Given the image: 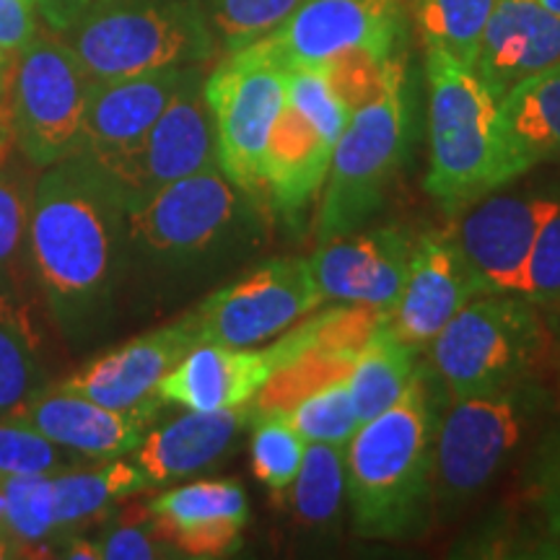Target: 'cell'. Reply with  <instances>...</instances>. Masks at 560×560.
Here are the masks:
<instances>
[{"label":"cell","mask_w":560,"mask_h":560,"mask_svg":"<svg viewBox=\"0 0 560 560\" xmlns=\"http://www.w3.org/2000/svg\"><path fill=\"white\" fill-rule=\"evenodd\" d=\"M125 249L115 182L83 153L47 166L32 192L30 265L66 330H83L109 304Z\"/></svg>","instance_id":"1"},{"label":"cell","mask_w":560,"mask_h":560,"mask_svg":"<svg viewBox=\"0 0 560 560\" xmlns=\"http://www.w3.org/2000/svg\"><path fill=\"white\" fill-rule=\"evenodd\" d=\"M436 376L418 366L395 405L359 425L346 446V495L353 529L369 540H408L433 509Z\"/></svg>","instance_id":"2"},{"label":"cell","mask_w":560,"mask_h":560,"mask_svg":"<svg viewBox=\"0 0 560 560\" xmlns=\"http://www.w3.org/2000/svg\"><path fill=\"white\" fill-rule=\"evenodd\" d=\"M429 79V174L425 190L446 213L470 208L503 187L499 100L441 47H425Z\"/></svg>","instance_id":"3"},{"label":"cell","mask_w":560,"mask_h":560,"mask_svg":"<svg viewBox=\"0 0 560 560\" xmlns=\"http://www.w3.org/2000/svg\"><path fill=\"white\" fill-rule=\"evenodd\" d=\"M260 223L257 195L210 166L125 208V247L161 265H190L252 244Z\"/></svg>","instance_id":"4"},{"label":"cell","mask_w":560,"mask_h":560,"mask_svg":"<svg viewBox=\"0 0 560 560\" xmlns=\"http://www.w3.org/2000/svg\"><path fill=\"white\" fill-rule=\"evenodd\" d=\"M91 81L206 62L215 50L208 13L195 0H128L91 9L70 26Z\"/></svg>","instance_id":"5"},{"label":"cell","mask_w":560,"mask_h":560,"mask_svg":"<svg viewBox=\"0 0 560 560\" xmlns=\"http://www.w3.org/2000/svg\"><path fill=\"white\" fill-rule=\"evenodd\" d=\"M408 140L410 109L400 55L382 94L350 112L346 130L335 145L317 210L319 244L353 234L371 215L380 213L392 179L408 153Z\"/></svg>","instance_id":"6"},{"label":"cell","mask_w":560,"mask_h":560,"mask_svg":"<svg viewBox=\"0 0 560 560\" xmlns=\"http://www.w3.org/2000/svg\"><path fill=\"white\" fill-rule=\"evenodd\" d=\"M545 348L540 310L514 293H478L429 342L431 371L452 400L529 380Z\"/></svg>","instance_id":"7"},{"label":"cell","mask_w":560,"mask_h":560,"mask_svg":"<svg viewBox=\"0 0 560 560\" xmlns=\"http://www.w3.org/2000/svg\"><path fill=\"white\" fill-rule=\"evenodd\" d=\"M542 405L545 392L529 380L452 400L433 446V506L457 509L482 493Z\"/></svg>","instance_id":"8"},{"label":"cell","mask_w":560,"mask_h":560,"mask_svg":"<svg viewBox=\"0 0 560 560\" xmlns=\"http://www.w3.org/2000/svg\"><path fill=\"white\" fill-rule=\"evenodd\" d=\"M350 112L319 68H289L285 104L262 161V195L285 221H299L330 172Z\"/></svg>","instance_id":"9"},{"label":"cell","mask_w":560,"mask_h":560,"mask_svg":"<svg viewBox=\"0 0 560 560\" xmlns=\"http://www.w3.org/2000/svg\"><path fill=\"white\" fill-rule=\"evenodd\" d=\"M91 75L73 47L34 37L19 52L9 89V122L21 153L37 170L81 151Z\"/></svg>","instance_id":"10"},{"label":"cell","mask_w":560,"mask_h":560,"mask_svg":"<svg viewBox=\"0 0 560 560\" xmlns=\"http://www.w3.org/2000/svg\"><path fill=\"white\" fill-rule=\"evenodd\" d=\"M285 79L289 68L260 42H252L229 52L202 83L221 172L257 198H262V161L272 125L285 104Z\"/></svg>","instance_id":"11"},{"label":"cell","mask_w":560,"mask_h":560,"mask_svg":"<svg viewBox=\"0 0 560 560\" xmlns=\"http://www.w3.org/2000/svg\"><path fill=\"white\" fill-rule=\"evenodd\" d=\"M325 304L306 257H276L223 285L190 312L200 342L255 348Z\"/></svg>","instance_id":"12"},{"label":"cell","mask_w":560,"mask_h":560,"mask_svg":"<svg viewBox=\"0 0 560 560\" xmlns=\"http://www.w3.org/2000/svg\"><path fill=\"white\" fill-rule=\"evenodd\" d=\"M405 30L408 0H304L257 42L285 68H322L355 50L395 58Z\"/></svg>","instance_id":"13"},{"label":"cell","mask_w":560,"mask_h":560,"mask_svg":"<svg viewBox=\"0 0 560 560\" xmlns=\"http://www.w3.org/2000/svg\"><path fill=\"white\" fill-rule=\"evenodd\" d=\"M202 83L206 75L195 66L136 149L107 164H96L122 192L125 208L182 177L219 166L213 115Z\"/></svg>","instance_id":"14"},{"label":"cell","mask_w":560,"mask_h":560,"mask_svg":"<svg viewBox=\"0 0 560 560\" xmlns=\"http://www.w3.org/2000/svg\"><path fill=\"white\" fill-rule=\"evenodd\" d=\"M558 206L548 195H493L472 202L452 234L482 291L524 296L532 247Z\"/></svg>","instance_id":"15"},{"label":"cell","mask_w":560,"mask_h":560,"mask_svg":"<svg viewBox=\"0 0 560 560\" xmlns=\"http://www.w3.org/2000/svg\"><path fill=\"white\" fill-rule=\"evenodd\" d=\"M416 234L405 226L353 231L322 242L310 257L325 301L392 312L408 278Z\"/></svg>","instance_id":"16"},{"label":"cell","mask_w":560,"mask_h":560,"mask_svg":"<svg viewBox=\"0 0 560 560\" xmlns=\"http://www.w3.org/2000/svg\"><path fill=\"white\" fill-rule=\"evenodd\" d=\"M482 291L452 231L416 236L408 278L392 306L389 325L412 348H429L446 322Z\"/></svg>","instance_id":"17"},{"label":"cell","mask_w":560,"mask_h":560,"mask_svg":"<svg viewBox=\"0 0 560 560\" xmlns=\"http://www.w3.org/2000/svg\"><path fill=\"white\" fill-rule=\"evenodd\" d=\"M198 342V332L187 312L172 325L138 335L125 346L100 355L58 387L112 410L159 408V382Z\"/></svg>","instance_id":"18"},{"label":"cell","mask_w":560,"mask_h":560,"mask_svg":"<svg viewBox=\"0 0 560 560\" xmlns=\"http://www.w3.org/2000/svg\"><path fill=\"white\" fill-rule=\"evenodd\" d=\"M291 361L285 335L268 348L198 342L159 382V400L185 410H229L252 405L280 366Z\"/></svg>","instance_id":"19"},{"label":"cell","mask_w":560,"mask_h":560,"mask_svg":"<svg viewBox=\"0 0 560 560\" xmlns=\"http://www.w3.org/2000/svg\"><path fill=\"white\" fill-rule=\"evenodd\" d=\"M192 68H161L125 79L91 81L79 153L94 164H107L136 149Z\"/></svg>","instance_id":"20"},{"label":"cell","mask_w":560,"mask_h":560,"mask_svg":"<svg viewBox=\"0 0 560 560\" xmlns=\"http://www.w3.org/2000/svg\"><path fill=\"white\" fill-rule=\"evenodd\" d=\"M149 516L179 556L223 558L240 550L249 501L240 480H198L159 493Z\"/></svg>","instance_id":"21"},{"label":"cell","mask_w":560,"mask_h":560,"mask_svg":"<svg viewBox=\"0 0 560 560\" xmlns=\"http://www.w3.org/2000/svg\"><path fill=\"white\" fill-rule=\"evenodd\" d=\"M159 408L112 410L62 387L34 392L11 412L62 450L89 459H117L136 452Z\"/></svg>","instance_id":"22"},{"label":"cell","mask_w":560,"mask_h":560,"mask_svg":"<svg viewBox=\"0 0 560 560\" xmlns=\"http://www.w3.org/2000/svg\"><path fill=\"white\" fill-rule=\"evenodd\" d=\"M560 62V13L529 0H499L482 32L475 73L495 100Z\"/></svg>","instance_id":"23"},{"label":"cell","mask_w":560,"mask_h":560,"mask_svg":"<svg viewBox=\"0 0 560 560\" xmlns=\"http://www.w3.org/2000/svg\"><path fill=\"white\" fill-rule=\"evenodd\" d=\"M252 420L255 402L229 410H185L170 423L145 431L132 462L149 486H166L219 465Z\"/></svg>","instance_id":"24"},{"label":"cell","mask_w":560,"mask_h":560,"mask_svg":"<svg viewBox=\"0 0 560 560\" xmlns=\"http://www.w3.org/2000/svg\"><path fill=\"white\" fill-rule=\"evenodd\" d=\"M499 125L503 185L560 156V62L501 96Z\"/></svg>","instance_id":"25"},{"label":"cell","mask_w":560,"mask_h":560,"mask_svg":"<svg viewBox=\"0 0 560 560\" xmlns=\"http://www.w3.org/2000/svg\"><path fill=\"white\" fill-rule=\"evenodd\" d=\"M416 359L418 348L395 332L389 317L369 332V338L355 350L353 369H350V392L361 423L395 405L397 397L408 389L418 369Z\"/></svg>","instance_id":"26"},{"label":"cell","mask_w":560,"mask_h":560,"mask_svg":"<svg viewBox=\"0 0 560 560\" xmlns=\"http://www.w3.org/2000/svg\"><path fill=\"white\" fill-rule=\"evenodd\" d=\"M151 488L136 462L109 459L94 470H62L52 475L55 527L68 529L102 514L112 503Z\"/></svg>","instance_id":"27"},{"label":"cell","mask_w":560,"mask_h":560,"mask_svg":"<svg viewBox=\"0 0 560 560\" xmlns=\"http://www.w3.org/2000/svg\"><path fill=\"white\" fill-rule=\"evenodd\" d=\"M495 3L499 0H408V13L425 47H441L472 66Z\"/></svg>","instance_id":"28"},{"label":"cell","mask_w":560,"mask_h":560,"mask_svg":"<svg viewBox=\"0 0 560 560\" xmlns=\"http://www.w3.org/2000/svg\"><path fill=\"white\" fill-rule=\"evenodd\" d=\"M293 486V514L301 527H330L346 499V446L306 444Z\"/></svg>","instance_id":"29"},{"label":"cell","mask_w":560,"mask_h":560,"mask_svg":"<svg viewBox=\"0 0 560 560\" xmlns=\"http://www.w3.org/2000/svg\"><path fill=\"white\" fill-rule=\"evenodd\" d=\"M37 387V335L21 299L0 293V418L11 416Z\"/></svg>","instance_id":"30"},{"label":"cell","mask_w":560,"mask_h":560,"mask_svg":"<svg viewBox=\"0 0 560 560\" xmlns=\"http://www.w3.org/2000/svg\"><path fill=\"white\" fill-rule=\"evenodd\" d=\"M3 495V520L0 537L11 545H37L55 529L52 475H11L0 478Z\"/></svg>","instance_id":"31"},{"label":"cell","mask_w":560,"mask_h":560,"mask_svg":"<svg viewBox=\"0 0 560 560\" xmlns=\"http://www.w3.org/2000/svg\"><path fill=\"white\" fill-rule=\"evenodd\" d=\"M32 192L24 179L0 161V293L21 299L30 265Z\"/></svg>","instance_id":"32"},{"label":"cell","mask_w":560,"mask_h":560,"mask_svg":"<svg viewBox=\"0 0 560 560\" xmlns=\"http://www.w3.org/2000/svg\"><path fill=\"white\" fill-rule=\"evenodd\" d=\"M283 416L289 423L304 436L306 444L322 441V444L348 446L353 433L359 431L361 420L355 412L353 392H350V376L327 384L301 397L289 410L276 412Z\"/></svg>","instance_id":"33"},{"label":"cell","mask_w":560,"mask_h":560,"mask_svg":"<svg viewBox=\"0 0 560 560\" xmlns=\"http://www.w3.org/2000/svg\"><path fill=\"white\" fill-rule=\"evenodd\" d=\"M252 433V470L270 493L283 495L296 480L306 441L283 416H255Z\"/></svg>","instance_id":"34"},{"label":"cell","mask_w":560,"mask_h":560,"mask_svg":"<svg viewBox=\"0 0 560 560\" xmlns=\"http://www.w3.org/2000/svg\"><path fill=\"white\" fill-rule=\"evenodd\" d=\"M304 0H208V19L229 52L262 39Z\"/></svg>","instance_id":"35"},{"label":"cell","mask_w":560,"mask_h":560,"mask_svg":"<svg viewBox=\"0 0 560 560\" xmlns=\"http://www.w3.org/2000/svg\"><path fill=\"white\" fill-rule=\"evenodd\" d=\"M68 465H73V452L62 450L19 420L0 418V478L58 475Z\"/></svg>","instance_id":"36"},{"label":"cell","mask_w":560,"mask_h":560,"mask_svg":"<svg viewBox=\"0 0 560 560\" xmlns=\"http://www.w3.org/2000/svg\"><path fill=\"white\" fill-rule=\"evenodd\" d=\"M524 495L540 516L545 535L560 550V423L537 441L524 475Z\"/></svg>","instance_id":"37"},{"label":"cell","mask_w":560,"mask_h":560,"mask_svg":"<svg viewBox=\"0 0 560 560\" xmlns=\"http://www.w3.org/2000/svg\"><path fill=\"white\" fill-rule=\"evenodd\" d=\"M397 58H400V55L382 60L371 52L355 50L325 62L319 70L325 73V79L330 81L332 91L340 96V102L346 104V109L355 112L366 102L374 100L376 94H382L384 83L389 79V70L395 66Z\"/></svg>","instance_id":"38"},{"label":"cell","mask_w":560,"mask_h":560,"mask_svg":"<svg viewBox=\"0 0 560 560\" xmlns=\"http://www.w3.org/2000/svg\"><path fill=\"white\" fill-rule=\"evenodd\" d=\"M524 299L537 310H560V206L542 223L532 247L527 265V289Z\"/></svg>","instance_id":"39"},{"label":"cell","mask_w":560,"mask_h":560,"mask_svg":"<svg viewBox=\"0 0 560 560\" xmlns=\"http://www.w3.org/2000/svg\"><path fill=\"white\" fill-rule=\"evenodd\" d=\"M100 556L104 560H149L174 556V552L170 545L161 540V535L149 516V524L128 522L122 527L112 529L100 542Z\"/></svg>","instance_id":"40"},{"label":"cell","mask_w":560,"mask_h":560,"mask_svg":"<svg viewBox=\"0 0 560 560\" xmlns=\"http://www.w3.org/2000/svg\"><path fill=\"white\" fill-rule=\"evenodd\" d=\"M37 37L34 0H0V52L19 55Z\"/></svg>","instance_id":"41"},{"label":"cell","mask_w":560,"mask_h":560,"mask_svg":"<svg viewBox=\"0 0 560 560\" xmlns=\"http://www.w3.org/2000/svg\"><path fill=\"white\" fill-rule=\"evenodd\" d=\"M89 5L91 0H34V9L52 32H68L89 11Z\"/></svg>","instance_id":"42"},{"label":"cell","mask_w":560,"mask_h":560,"mask_svg":"<svg viewBox=\"0 0 560 560\" xmlns=\"http://www.w3.org/2000/svg\"><path fill=\"white\" fill-rule=\"evenodd\" d=\"M66 558H89L96 560L100 556V542H86V540H75L70 548L66 550Z\"/></svg>","instance_id":"43"},{"label":"cell","mask_w":560,"mask_h":560,"mask_svg":"<svg viewBox=\"0 0 560 560\" xmlns=\"http://www.w3.org/2000/svg\"><path fill=\"white\" fill-rule=\"evenodd\" d=\"M529 3H537L552 13H560V0H529Z\"/></svg>","instance_id":"44"},{"label":"cell","mask_w":560,"mask_h":560,"mask_svg":"<svg viewBox=\"0 0 560 560\" xmlns=\"http://www.w3.org/2000/svg\"><path fill=\"white\" fill-rule=\"evenodd\" d=\"M9 58H11V55L0 52V73H3V70H5V66H9Z\"/></svg>","instance_id":"45"}]
</instances>
